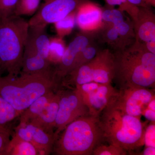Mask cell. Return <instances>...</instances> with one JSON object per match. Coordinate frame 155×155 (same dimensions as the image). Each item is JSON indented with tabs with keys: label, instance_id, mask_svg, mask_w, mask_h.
<instances>
[{
	"label": "cell",
	"instance_id": "cell-12",
	"mask_svg": "<svg viewBox=\"0 0 155 155\" xmlns=\"http://www.w3.org/2000/svg\"><path fill=\"white\" fill-rule=\"evenodd\" d=\"M151 6L139 7L132 18L135 41L155 54V15Z\"/></svg>",
	"mask_w": 155,
	"mask_h": 155
},
{
	"label": "cell",
	"instance_id": "cell-4",
	"mask_svg": "<svg viewBox=\"0 0 155 155\" xmlns=\"http://www.w3.org/2000/svg\"><path fill=\"white\" fill-rule=\"evenodd\" d=\"M103 140L99 116H81L68 124L61 131L52 153L56 155H91Z\"/></svg>",
	"mask_w": 155,
	"mask_h": 155
},
{
	"label": "cell",
	"instance_id": "cell-29",
	"mask_svg": "<svg viewBox=\"0 0 155 155\" xmlns=\"http://www.w3.org/2000/svg\"><path fill=\"white\" fill-rule=\"evenodd\" d=\"M155 122H151L146 129H145L144 144L145 146L155 147Z\"/></svg>",
	"mask_w": 155,
	"mask_h": 155
},
{
	"label": "cell",
	"instance_id": "cell-28",
	"mask_svg": "<svg viewBox=\"0 0 155 155\" xmlns=\"http://www.w3.org/2000/svg\"><path fill=\"white\" fill-rule=\"evenodd\" d=\"M12 132L9 127H0V155H6Z\"/></svg>",
	"mask_w": 155,
	"mask_h": 155
},
{
	"label": "cell",
	"instance_id": "cell-34",
	"mask_svg": "<svg viewBox=\"0 0 155 155\" xmlns=\"http://www.w3.org/2000/svg\"><path fill=\"white\" fill-rule=\"evenodd\" d=\"M45 2H48V1H50V0H45Z\"/></svg>",
	"mask_w": 155,
	"mask_h": 155
},
{
	"label": "cell",
	"instance_id": "cell-18",
	"mask_svg": "<svg viewBox=\"0 0 155 155\" xmlns=\"http://www.w3.org/2000/svg\"><path fill=\"white\" fill-rule=\"evenodd\" d=\"M57 91L49 92L35 100L20 114L19 122L27 123L36 118L46 107Z\"/></svg>",
	"mask_w": 155,
	"mask_h": 155
},
{
	"label": "cell",
	"instance_id": "cell-23",
	"mask_svg": "<svg viewBox=\"0 0 155 155\" xmlns=\"http://www.w3.org/2000/svg\"><path fill=\"white\" fill-rule=\"evenodd\" d=\"M41 0H18L14 15L18 16H31L38 9Z\"/></svg>",
	"mask_w": 155,
	"mask_h": 155
},
{
	"label": "cell",
	"instance_id": "cell-14",
	"mask_svg": "<svg viewBox=\"0 0 155 155\" xmlns=\"http://www.w3.org/2000/svg\"><path fill=\"white\" fill-rule=\"evenodd\" d=\"M102 8L94 3H84L78 9L76 13V24L82 31H94L103 23Z\"/></svg>",
	"mask_w": 155,
	"mask_h": 155
},
{
	"label": "cell",
	"instance_id": "cell-22",
	"mask_svg": "<svg viewBox=\"0 0 155 155\" xmlns=\"http://www.w3.org/2000/svg\"><path fill=\"white\" fill-rule=\"evenodd\" d=\"M76 11L72 12L64 19L54 23L58 36L64 38L71 33L76 24Z\"/></svg>",
	"mask_w": 155,
	"mask_h": 155
},
{
	"label": "cell",
	"instance_id": "cell-5",
	"mask_svg": "<svg viewBox=\"0 0 155 155\" xmlns=\"http://www.w3.org/2000/svg\"><path fill=\"white\" fill-rule=\"evenodd\" d=\"M28 22L13 15L0 19V72L17 76L22 69V57L28 31Z\"/></svg>",
	"mask_w": 155,
	"mask_h": 155
},
{
	"label": "cell",
	"instance_id": "cell-6",
	"mask_svg": "<svg viewBox=\"0 0 155 155\" xmlns=\"http://www.w3.org/2000/svg\"><path fill=\"white\" fill-rule=\"evenodd\" d=\"M114 76L113 52L109 49H101L91 60L69 72L61 85L75 87L91 82L112 83Z\"/></svg>",
	"mask_w": 155,
	"mask_h": 155
},
{
	"label": "cell",
	"instance_id": "cell-19",
	"mask_svg": "<svg viewBox=\"0 0 155 155\" xmlns=\"http://www.w3.org/2000/svg\"><path fill=\"white\" fill-rule=\"evenodd\" d=\"M12 136L6 155H41L31 143L20 139L14 134Z\"/></svg>",
	"mask_w": 155,
	"mask_h": 155
},
{
	"label": "cell",
	"instance_id": "cell-31",
	"mask_svg": "<svg viewBox=\"0 0 155 155\" xmlns=\"http://www.w3.org/2000/svg\"><path fill=\"white\" fill-rule=\"evenodd\" d=\"M139 155H155V147L145 146L144 149Z\"/></svg>",
	"mask_w": 155,
	"mask_h": 155
},
{
	"label": "cell",
	"instance_id": "cell-17",
	"mask_svg": "<svg viewBox=\"0 0 155 155\" xmlns=\"http://www.w3.org/2000/svg\"><path fill=\"white\" fill-rule=\"evenodd\" d=\"M97 40L107 44L114 51L124 49L128 45L120 37L111 23L103 21L99 28L95 31Z\"/></svg>",
	"mask_w": 155,
	"mask_h": 155
},
{
	"label": "cell",
	"instance_id": "cell-27",
	"mask_svg": "<svg viewBox=\"0 0 155 155\" xmlns=\"http://www.w3.org/2000/svg\"><path fill=\"white\" fill-rule=\"evenodd\" d=\"M18 0H0V19H5L14 15Z\"/></svg>",
	"mask_w": 155,
	"mask_h": 155
},
{
	"label": "cell",
	"instance_id": "cell-30",
	"mask_svg": "<svg viewBox=\"0 0 155 155\" xmlns=\"http://www.w3.org/2000/svg\"><path fill=\"white\" fill-rule=\"evenodd\" d=\"M155 100H153L150 103L143 114V115L150 122H155Z\"/></svg>",
	"mask_w": 155,
	"mask_h": 155
},
{
	"label": "cell",
	"instance_id": "cell-32",
	"mask_svg": "<svg viewBox=\"0 0 155 155\" xmlns=\"http://www.w3.org/2000/svg\"><path fill=\"white\" fill-rule=\"evenodd\" d=\"M131 5L136 7H144L147 6L143 0H127Z\"/></svg>",
	"mask_w": 155,
	"mask_h": 155
},
{
	"label": "cell",
	"instance_id": "cell-26",
	"mask_svg": "<svg viewBox=\"0 0 155 155\" xmlns=\"http://www.w3.org/2000/svg\"><path fill=\"white\" fill-rule=\"evenodd\" d=\"M107 5L114 7L118 6L120 11L126 12L132 19L138 11L139 7L134 6L127 0H104Z\"/></svg>",
	"mask_w": 155,
	"mask_h": 155
},
{
	"label": "cell",
	"instance_id": "cell-25",
	"mask_svg": "<svg viewBox=\"0 0 155 155\" xmlns=\"http://www.w3.org/2000/svg\"><path fill=\"white\" fill-rule=\"evenodd\" d=\"M127 152L120 147L113 144L105 145L101 143L95 147L92 155H125Z\"/></svg>",
	"mask_w": 155,
	"mask_h": 155
},
{
	"label": "cell",
	"instance_id": "cell-33",
	"mask_svg": "<svg viewBox=\"0 0 155 155\" xmlns=\"http://www.w3.org/2000/svg\"><path fill=\"white\" fill-rule=\"evenodd\" d=\"M143 1L147 5L155 7V0H143Z\"/></svg>",
	"mask_w": 155,
	"mask_h": 155
},
{
	"label": "cell",
	"instance_id": "cell-16",
	"mask_svg": "<svg viewBox=\"0 0 155 155\" xmlns=\"http://www.w3.org/2000/svg\"><path fill=\"white\" fill-rule=\"evenodd\" d=\"M25 123L30 130V142L36 147L41 155H49L52 153L56 140L54 134L49 133L29 122Z\"/></svg>",
	"mask_w": 155,
	"mask_h": 155
},
{
	"label": "cell",
	"instance_id": "cell-15",
	"mask_svg": "<svg viewBox=\"0 0 155 155\" xmlns=\"http://www.w3.org/2000/svg\"><path fill=\"white\" fill-rule=\"evenodd\" d=\"M58 90L41 113L36 118L29 122L42 128L49 133L54 134L59 107Z\"/></svg>",
	"mask_w": 155,
	"mask_h": 155
},
{
	"label": "cell",
	"instance_id": "cell-2",
	"mask_svg": "<svg viewBox=\"0 0 155 155\" xmlns=\"http://www.w3.org/2000/svg\"><path fill=\"white\" fill-rule=\"evenodd\" d=\"M20 73L19 76L0 75V96L20 114L39 97L58 90L61 85L54 68L48 72Z\"/></svg>",
	"mask_w": 155,
	"mask_h": 155
},
{
	"label": "cell",
	"instance_id": "cell-20",
	"mask_svg": "<svg viewBox=\"0 0 155 155\" xmlns=\"http://www.w3.org/2000/svg\"><path fill=\"white\" fill-rule=\"evenodd\" d=\"M66 48L64 38L58 36L50 38L48 60L52 65H56L60 62Z\"/></svg>",
	"mask_w": 155,
	"mask_h": 155
},
{
	"label": "cell",
	"instance_id": "cell-9",
	"mask_svg": "<svg viewBox=\"0 0 155 155\" xmlns=\"http://www.w3.org/2000/svg\"><path fill=\"white\" fill-rule=\"evenodd\" d=\"M154 99L155 88L133 86L119 88L113 102L126 114L140 117Z\"/></svg>",
	"mask_w": 155,
	"mask_h": 155
},
{
	"label": "cell",
	"instance_id": "cell-7",
	"mask_svg": "<svg viewBox=\"0 0 155 155\" xmlns=\"http://www.w3.org/2000/svg\"><path fill=\"white\" fill-rule=\"evenodd\" d=\"M58 92L59 107L54 130L56 140L70 122L81 116L90 115L88 108L77 89L73 87L64 90L60 88Z\"/></svg>",
	"mask_w": 155,
	"mask_h": 155
},
{
	"label": "cell",
	"instance_id": "cell-24",
	"mask_svg": "<svg viewBox=\"0 0 155 155\" xmlns=\"http://www.w3.org/2000/svg\"><path fill=\"white\" fill-rule=\"evenodd\" d=\"M100 50L96 43V41L87 46L78 56L73 70L91 60Z\"/></svg>",
	"mask_w": 155,
	"mask_h": 155
},
{
	"label": "cell",
	"instance_id": "cell-10",
	"mask_svg": "<svg viewBox=\"0 0 155 155\" xmlns=\"http://www.w3.org/2000/svg\"><path fill=\"white\" fill-rule=\"evenodd\" d=\"M78 90L90 115L99 116L102 111L118 94L119 90L112 83L89 82L75 87Z\"/></svg>",
	"mask_w": 155,
	"mask_h": 155
},
{
	"label": "cell",
	"instance_id": "cell-13",
	"mask_svg": "<svg viewBox=\"0 0 155 155\" xmlns=\"http://www.w3.org/2000/svg\"><path fill=\"white\" fill-rule=\"evenodd\" d=\"M124 12L107 5L103 8L102 18L103 21L112 23L122 39L130 45L135 41L133 23L131 19H125Z\"/></svg>",
	"mask_w": 155,
	"mask_h": 155
},
{
	"label": "cell",
	"instance_id": "cell-21",
	"mask_svg": "<svg viewBox=\"0 0 155 155\" xmlns=\"http://www.w3.org/2000/svg\"><path fill=\"white\" fill-rule=\"evenodd\" d=\"M20 115L10 103L0 96V127H8L9 124Z\"/></svg>",
	"mask_w": 155,
	"mask_h": 155
},
{
	"label": "cell",
	"instance_id": "cell-1",
	"mask_svg": "<svg viewBox=\"0 0 155 155\" xmlns=\"http://www.w3.org/2000/svg\"><path fill=\"white\" fill-rule=\"evenodd\" d=\"M114 54L113 81L119 88L139 86L155 88V54L135 41Z\"/></svg>",
	"mask_w": 155,
	"mask_h": 155
},
{
	"label": "cell",
	"instance_id": "cell-3",
	"mask_svg": "<svg viewBox=\"0 0 155 155\" xmlns=\"http://www.w3.org/2000/svg\"><path fill=\"white\" fill-rule=\"evenodd\" d=\"M114 100V99H113ZM104 140L129 152L144 145L145 125L140 117L126 114L113 101L99 116Z\"/></svg>",
	"mask_w": 155,
	"mask_h": 155
},
{
	"label": "cell",
	"instance_id": "cell-8",
	"mask_svg": "<svg viewBox=\"0 0 155 155\" xmlns=\"http://www.w3.org/2000/svg\"><path fill=\"white\" fill-rule=\"evenodd\" d=\"M89 0H50L38 9L28 21L29 27H46L64 19Z\"/></svg>",
	"mask_w": 155,
	"mask_h": 155
},
{
	"label": "cell",
	"instance_id": "cell-11",
	"mask_svg": "<svg viewBox=\"0 0 155 155\" xmlns=\"http://www.w3.org/2000/svg\"><path fill=\"white\" fill-rule=\"evenodd\" d=\"M96 41L95 31H81V32L69 43L61 61L54 67L55 75L61 84L64 78L74 69L75 61L79 53Z\"/></svg>",
	"mask_w": 155,
	"mask_h": 155
},
{
	"label": "cell",
	"instance_id": "cell-35",
	"mask_svg": "<svg viewBox=\"0 0 155 155\" xmlns=\"http://www.w3.org/2000/svg\"><path fill=\"white\" fill-rule=\"evenodd\" d=\"M1 74H2V73H1V72H0V75H1Z\"/></svg>",
	"mask_w": 155,
	"mask_h": 155
}]
</instances>
